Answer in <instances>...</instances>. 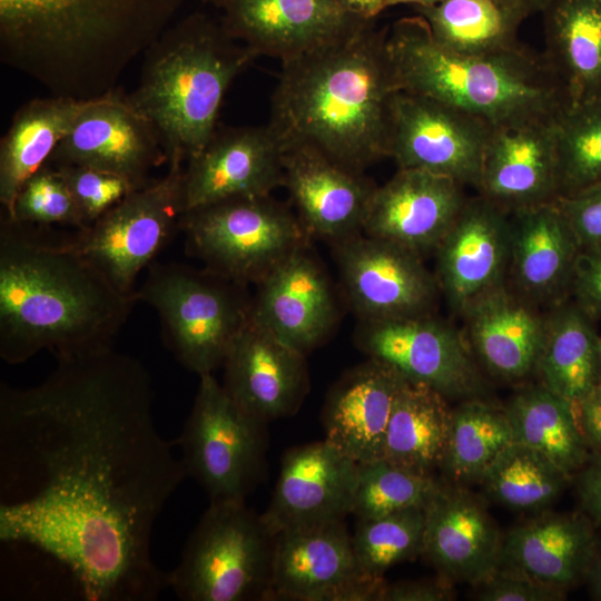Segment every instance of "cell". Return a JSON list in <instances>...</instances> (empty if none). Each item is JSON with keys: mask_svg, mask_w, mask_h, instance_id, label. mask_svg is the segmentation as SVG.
Wrapping results in <instances>:
<instances>
[{"mask_svg": "<svg viewBox=\"0 0 601 601\" xmlns=\"http://www.w3.org/2000/svg\"><path fill=\"white\" fill-rule=\"evenodd\" d=\"M347 10L366 20H374L383 10L391 7V0H336Z\"/></svg>", "mask_w": 601, "mask_h": 601, "instance_id": "816d5d0a", "label": "cell"}, {"mask_svg": "<svg viewBox=\"0 0 601 601\" xmlns=\"http://www.w3.org/2000/svg\"><path fill=\"white\" fill-rule=\"evenodd\" d=\"M7 215L14 220L43 227L61 225L75 230L86 227L67 184L49 164L26 180L11 213Z\"/></svg>", "mask_w": 601, "mask_h": 601, "instance_id": "b9f144b4", "label": "cell"}, {"mask_svg": "<svg viewBox=\"0 0 601 601\" xmlns=\"http://www.w3.org/2000/svg\"><path fill=\"white\" fill-rule=\"evenodd\" d=\"M542 14L543 56L568 106L601 98V0H553Z\"/></svg>", "mask_w": 601, "mask_h": 601, "instance_id": "1f68e13d", "label": "cell"}, {"mask_svg": "<svg viewBox=\"0 0 601 601\" xmlns=\"http://www.w3.org/2000/svg\"><path fill=\"white\" fill-rule=\"evenodd\" d=\"M332 246L344 294L359 321L434 313L441 290L420 254L363 233Z\"/></svg>", "mask_w": 601, "mask_h": 601, "instance_id": "5bb4252c", "label": "cell"}, {"mask_svg": "<svg viewBox=\"0 0 601 601\" xmlns=\"http://www.w3.org/2000/svg\"><path fill=\"white\" fill-rule=\"evenodd\" d=\"M309 247L296 250L256 285L249 312L304 355L331 336L338 319L331 280Z\"/></svg>", "mask_w": 601, "mask_h": 601, "instance_id": "cb8c5ba5", "label": "cell"}, {"mask_svg": "<svg viewBox=\"0 0 601 601\" xmlns=\"http://www.w3.org/2000/svg\"><path fill=\"white\" fill-rule=\"evenodd\" d=\"M385 582L358 570L344 521L276 534L268 601H378Z\"/></svg>", "mask_w": 601, "mask_h": 601, "instance_id": "2e32d148", "label": "cell"}, {"mask_svg": "<svg viewBox=\"0 0 601 601\" xmlns=\"http://www.w3.org/2000/svg\"><path fill=\"white\" fill-rule=\"evenodd\" d=\"M581 248L601 245V183L555 200Z\"/></svg>", "mask_w": 601, "mask_h": 601, "instance_id": "f6af8a7d", "label": "cell"}, {"mask_svg": "<svg viewBox=\"0 0 601 601\" xmlns=\"http://www.w3.org/2000/svg\"><path fill=\"white\" fill-rule=\"evenodd\" d=\"M185 165L134 189L89 226L70 234L75 245L121 290L136 280L179 230Z\"/></svg>", "mask_w": 601, "mask_h": 601, "instance_id": "8fae6325", "label": "cell"}, {"mask_svg": "<svg viewBox=\"0 0 601 601\" xmlns=\"http://www.w3.org/2000/svg\"><path fill=\"white\" fill-rule=\"evenodd\" d=\"M354 342L370 358L447 400L480 397L484 382L461 329L435 313L359 321Z\"/></svg>", "mask_w": 601, "mask_h": 601, "instance_id": "7c38bea8", "label": "cell"}, {"mask_svg": "<svg viewBox=\"0 0 601 601\" xmlns=\"http://www.w3.org/2000/svg\"><path fill=\"white\" fill-rule=\"evenodd\" d=\"M387 32L373 22L345 40L282 62L268 126L284 149L312 146L359 171L388 157L400 89Z\"/></svg>", "mask_w": 601, "mask_h": 601, "instance_id": "277c9868", "label": "cell"}, {"mask_svg": "<svg viewBox=\"0 0 601 601\" xmlns=\"http://www.w3.org/2000/svg\"><path fill=\"white\" fill-rule=\"evenodd\" d=\"M387 48L400 90L452 105L492 128L554 117L568 106L544 56L523 45L490 56L455 53L415 16L388 28Z\"/></svg>", "mask_w": 601, "mask_h": 601, "instance_id": "5b68a950", "label": "cell"}, {"mask_svg": "<svg viewBox=\"0 0 601 601\" xmlns=\"http://www.w3.org/2000/svg\"><path fill=\"white\" fill-rule=\"evenodd\" d=\"M535 374L543 386L577 404L601 382V336L572 299L548 307Z\"/></svg>", "mask_w": 601, "mask_h": 601, "instance_id": "4dcf8cb0", "label": "cell"}, {"mask_svg": "<svg viewBox=\"0 0 601 601\" xmlns=\"http://www.w3.org/2000/svg\"><path fill=\"white\" fill-rule=\"evenodd\" d=\"M203 1L209 2L221 9L227 3L228 0H203Z\"/></svg>", "mask_w": 601, "mask_h": 601, "instance_id": "11a10c76", "label": "cell"}, {"mask_svg": "<svg viewBox=\"0 0 601 601\" xmlns=\"http://www.w3.org/2000/svg\"><path fill=\"white\" fill-rule=\"evenodd\" d=\"M423 536V508L357 520L356 529L351 534L357 568L367 577L384 578L392 566L422 555Z\"/></svg>", "mask_w": 601, "mask_h": 601, "instance_id": "ab89813d", "label": "cell"}, {"mask_svg": "<svg viewBox=\"0 0 601 601\" xmlns=\"http://www.w3.org/2000/svg\"><path fill=\"white\" fill-rule=\"evenodd\" d=\"M580 250L555 200L513 211L506 284L539 307L563 302Z\"/></svg>", "mask_w": 601, "mask_h": 601, "instance_id": "83f0119b", "label": "cell"}, {"mask_svg": "<svg viewBox=\"0 0 601 601\" xmlns=\"http://www.w3.org/2000/svg\"><path fill=\"white\" fill-rule=\"evenodd\" d=\"M167 162L154 125L116 88L83 101L47 164L96 168L120 176L138 189L154 179V169Z\"/></svg>", "mask_w": 601, "mask_h": 601, "instance_id": "9a60e30c", "label": "cell"}, {"mask_svg": "<svg viewBox=\"0 0 601 601\" xmlns=\"http://www.w3.org/2000/svg\"><path fill=\"white\" fill-rule=\"evenodd\" d=\"M464 186L422 169L398 168L370 200L363 234L421 256L434 253L465 200Z\"/></svg>", "mask_w": 601, "mask_h": 601, "instance_id": "603a6c76", "label": "cell"}, {"mask_svg": "<svg viewBox=\"0 0 601 601\" xmlns=\"http://www.w3.org/2000/svg\"><path fill=\"white\" fill-rule=\"evenodd\" d=\"M223 367L225 391L265 424L295 415L309 392L306 355L250 316L231 343Z\"/></svg>", "mask_w": 601, "mask_h": 601, "instance_id": "ffe728a7", "label": "cell"}, {"mask_svg": "<svg viewBox=\"0 0 601 601\" xmlns=\"http://www.w3.org/2000/svg\"><path fill=\"white\" fill-rule=\"evenodd\" d=\"M584 583L594 600L601 601V534L591 560Z\"/></svg>", "mask_w": 601, "mask_h": 601, "instance_id": "f5cc1de1", "label": "cell"}, {"mask_svg": "<svg viewBox=\"0 0 601 601\" xmlns=\"http://www.w3.org/2000/svg\"><path fill=\"white\" fill-rule=\"evenodd\" d=\"M569 298L595 323L601 319V245L581 248Z\"/></svg>", "mask_w": 601, "mask_h": 601, "instance_id": "bcb514c9", "label": "cell"}, {"mask_svg": "<svg viewBox=\"0 0 601 601\" xmlns=\"http://www.w3.org/2000/svg\"><path fill=\"white\" fill-rule=\"evenodd\" d=\"M572 477L542 453L518 442L508 445L480 484L494 502L521 512H541L553 504Z\"/></svg>", "mask_w": 601, "mask_h": 601, "instance_id": "74e56055", "label": "cell"}, {"mask_svg": "<svg viewBox=\"0 0 601 601\" xmlns=\"http://www.w3.org/2000/svg\"><path fill=\"white\" fill-rule=\"evenodd\" d=\"M42 226L0 218V356L20 364L111 347L132 294L118 288L72 242Z\"/></svg>", "mask_w": 601, "mask_h": 601, "instance_id": "7a4b0ae2", "label": "cell"}, {"mask_svg": "<svg viewBox=\"0 0 601 601\" xmlns=\"http://www.w3.org/2000/svg\"><path fill=\"white\" fill-rule=\"evenodd\" d=\"M443 0H391V7L397 4H411L417 7H431L440 3Z\"/></svg>", "mask_w": 601, "mask_h": 601, "instance_id": "db71d44e", "label": "cell"}, {"mask_svg": "<svg viewBox=\"0 0 601 601\" xmlns=\"http://www.w3.org/2000/svg\"><path fill=\"white\" fill-rule=\"evenodd\" d=\"M358 463L327 440L288 449L262 518L276 535L352 514Z\"/></svg>", "mask_w": 601, "mask_h": 601, "instance_id": "e0dca14e", "label": "cell"}, {"mask_svg": "<svg viewBox=\"0 0 601 601\" xmlns=\"http://www.w3.org/2000/svg\"><path fill=\"white\" fill-rule=\"evenodd\" d=\"M245 287L205 267L154 262L134 296L157 312L166 346L177 361L201 376L223 366L249 317Z\"/></svg>", "mask_w": 601, "mask_h": 601, "instance_id": "52a82bcc", "label": "cell"}, {"mask_svg": "<svg viewBox=\"0 0 601 601\" xmlns=\"http://www.w3.org/2000/svg\"><path fill=\"white\" fill-rule=\"evenodd\" d=\"M443 485L425 475L385 459L358 463L352 514L370 520L411 508H425Z\"/></svg>", "mask_w": 601, "mask_h": 601, "instance_id": "60d3db41", "label": "cell"}, {"mask_svg": "<svg viewBox=\"0 0 601 601\" xmlns=\"http://www.w3.org/2000/svg\"><path fill=\"white\" fill-rule=\"evenodd\" d=\"M554 117L494 127L477 194L511 214L559 198Z\"/></svg>", "mask_w": 601, "mask_h": 601, "instance_id": "d4e9b609", "label": "cell"}, {"mask_svg": "<svg viewBox=\"0 0 601 601\" xmlns=\"http://www.w3.org/2000/svg\"><path fill=\"white\" fill-rule=\"evenodd\" d=\"M267 424L245 412L213 374L199 376L190 413L175 443L210 501H246L266 471Z\"/></svg>", "mask_w": 601, "mask_h": 601, "instance_id": "30bf717a", "label": "cell"}, {"mask_svg": "<svg viewBox=\"0 0 601 601\" xmlns=\"http://www.w3.org/2000/svg\"><path fill=\"white\" fill-rule=\"evenodd\" d=\"M154 397L147 368L112 346L57 358L38 385H0V539L53 558L86 600L167 588L151 535L187 474Z\"/></svg>", "mask_w": 601, "mask_h": 601, "instance_id": "6da1fadb", "label": "cell"}, {"mask_svg": "<svg viewBox=\"0 0 601 601\" xmlns=\"http://www.w3.org/2000/svg\"><path fill=\"white\" fill-rule=\"evenodd\" d=\"M221 10L234 39L282 62L345 40L374 21L336 0H228Z\"/></svg>", "mask_w": 601, "mask_h": 601, "instance_id": "ac0fdd59", "label": "cell"}, {"mask_svg": "<svg viewBox=\"0 0 601 601\" xmlns=\"http://www.w3.org/2000/svg\"><path fill=\"white\" fill-rule=\"evenodd\" d=\"M520 23L535 13H543L553 0H494Z\"/></svg>", "mask_w": 601, "mask_h": 601, "instance_id": "f907efd6", "label": "cell"}, {"mask_svg": "<svg viewBox=\"0 0 601 601\" xmlns=\"http://www.w3.org/2000/svg\"><path fill=\"white\" fill-rule=\"evenodd\" d=\"M554 131L559 197L601 183V98L565 106Z\"/></svg>", "mask_w": 601, "mask_h": 601, "instance_id": "f35d334b", "label": "cell"}, {"mask_svg": "<svg viewBox=\"0 0 601 601\" xmlns=\"http://www.w3.org/2000/svg\"><path fill=\"white\" fill-rule=\"evenodd\" d=\"M503 535L484 503L445 484L424 508L423 552L439 574L476 584L500 564Z\"/></svg>", "mask_w": 601, "mask_h": 601, "instance_id": "484cf974", "label": "cell"}, {"mask_svg": "<svg viewBox=\"0 0 601 601\" xmlns=\"http://www.w3.org/2000/svg\"><path fill=\"white\" fill-rule=\"evenodd\" d=\"M184 0H0V59L52 96L114 89Z\"/></svg>", "mask_w": 601, "mask_h": 601, "instance_id": "3957f363", "label": "cell"}, {"mask_svg": "<svg viewBox=\"0 0 601 601\" xmlns=\"http://www.w3.org/2000/svg\"><path fill=\"white\" fill-rule=\"evenodd\" d=\"M491 130L452 105L400 90L392 106L388 157L398 168L426 170L477 190Z\"/></svg>", "mask_w": 601, "mask_h": 601, "instance_id": "4fadbf2b", "label": "cell"}, {"mask_svg": "<svg viewBox=\"0 0 601 601\" xmlns=\"http://www.w3.org/2000/svg\"><path fill=\"white\" fill-rule=\"evenodd\" d=\"M572 481L579 511L601 528V453H591Z\"/></svg>", "mask_w": 601, "mask_h": 601, "instance_id": "c3c4849f", "label": "cell"}, {"mask_svg": "<svg viewBox=\"0 0 601 601\" xmlns=\"http://www.w3.org/2000/svg\"><path fill=\"white\" fill-rule=\"evenodd\" d=\"M443 48L466 56H490L522 46L520 22L494 0H443L414 8Z\"/></svg>", "mask_w": 601, "mask_h": 601, "instance_id": "8d00e7d4", "label": "cell"}, {"mask_svg": "<svg viewBox=\"0 0 601 601\" xmlns=\"http://www.w3.org/2000/svg\"><path fill=\"white\" fill-rule=\"evenodd\" d=\"M284 181L297 217L313 237L331 244L363 233L377 187L355 170L307 145L284 149Z\"/></svg>", "mask_w": 601, "mask_h": 601, "instance_id": "7402d4cb", "label": "cell"}, {"mask_svg": "<svg viewBox=\"0 0 601 601\" xmlns=\"http://www.w3.org/2000/svg\"><path fill=\"white\" fill-rule=\"evenodd\" d=\"M456 597L454 582L442 574L434 578L384 583L378 601H451Z\"/></svg>", "mask_w": 601, "mask_h": 601, "instance_id": "7dc6e473", "label": "cell"}, {"mask_svg": "<svg viewBox=\"0 0 601 601\" xmlns=\"http://www.w3.org/2000/svg\"><path fill=\"white\" fill-rule=\"evenodd\" d=\"M581 511L542 512L502 539L500 565L565 592L584 583L599 533Z\"/></svg>", "mask_w": 601, "mask_h": 601, "instance_id": "f546056e", "label": "cell"}, {"mask_svg": "<svg viewBox=\"0 0 601 601\" xmlns=\"http://www.w3.org/2000/svg\"><path fill=\"white\" fill-rule=\"evenodd\" d=\"M514 442L551 460L569 476L584 465L588 449L577 416L575 404L541 383L518 391L505 405Z\"/></svg>", "mask_w": 601, "mask_h": 601, "instance_id": "836d02e7", "label": "cell"}, {"mask_svg": "<svg viewBox=\"0 0 601 601\" xmlns=\"http://www.w3.org/2000/svg\"><path fill=\"white\" fill-rule=\"evenodd\" d=\"M583 440L591 453H601V390L575 404Z\"/></svg>", "mask_w": 601, "mask_h": 601, "instance_id": "681fc988", "label": "cell"}, {"mask_svg": "<svg viewBox=\"0 0 601 601\" xmlns=\"http://www.w3.org/2000/svg\"><path fill=\"white\" fill-rule=\"evenodd\" d=\"M463 336L479 366L516 382L535 374L544 334V312L508 284L470 302L459 313Z\"/></svg>", "mask_w": 601, "mask_h": 601, "instance_id": "4316f807", "label": "cell"}, {"mask_svg": "<svg viewBox=\"0 0 601 601\" xmlns=\"http://www.w3.org/2000/svg\"><path fill=\"white\" fill-rule=\"evenodd\" d=\"M55 168L67 184L86 227L136 189L125 178L96 168L77 165Z\"/></svg>", "mask_w": 601, "mask_h": 601, "instance_id": "7bdbcfd3", "label": "cell"}, {"mask_svg": "<svg viewBox=\"0 0 601 601\" xmlns=\"http://www.w3.org/2000/svg\"><path fill=\"white\" fill-rule=\"evenodd\" d=\"M513 433L504 412L481 397L462 400L451 411L445 451L439 471L451 484L480 483Z\"/></svg>", "mask_w": 601, "mask_h": 601, "instance_id": "d590c367", "label": "cell"}, {"mask_svg": "<svg viewBox=\"0 0 601 601\" xmlns=\"http://www.w3.org/2000/svg\"><path fill=\"white\" fill-rule=\"evenodd\" d=\"M598 388H599V390H601V382H600V385H599V387H598Z\"/></svg>", "mask_w": 601, "mask_h": 601, "instance_id": "9f6ffc18", "label": "cell"}, {"mask_svg": "<svg viewBox=\"0 0 601 601\" xmlns=\"http://www.w3.org/2000/svg\"><path fill=\"white\" fill-rule=\"evenodd\" d=\"M283 156L284 147L268 125L217 126L185 165L184 213L228 198L270 195L283 186Z\"/></svg>", "mask_w": 601, "mask_h": 601, "instance_id": "d6986e66", "label": "cell"}, {"mask_svg": "<svg viewBox=\"0 0 601 601\" xmlns=\"http://www.w3.org/2000/svg\"><path fill=\"white\" fill-rule=\"evenodd\" d=\"M179 230L204 267L240 285L259 284L309 245L296 214L270 195L234 197L185 211Z\"/></svg>", "mask_w": 601, "mask_h": 601, "instance_id": "9c48e42d", "label": "cell"}, {"mask_svg": "<svg viewBox=\"0 0 601 601\" xmlns=\"http://www.w3.org/2000/svg\"><path fill=\"white\" fill-rule=\"evenodd\" d=\"M434 254L440 290L460 313L474 298L506 284L510 214L479 194L467 197Z\"/></svg>", "mask_w": 601, "mask_h": 601, "instance_id": "44dd1931", "label": "cell"}, {"mask_svg": "<svg viewBox=\"0 0 601 601\" xmlns=\"http://www.w3.org/2000/svg\"><path fill=\"white\" fill-rule=\"evenodd\" d=\"M85 100L52 96L31 99L13 115L0 141V204L10 214L16 197L50 159Z\"/></svg>", "mask_w": 601, "mask_h": 601, "instance_id": "d6a6232c", "label": "cell"}, {"mask_svg": "<svg viewBox=\"0 0 601 601\" xmlns=\"http://www.w3.org/2000/svg\"><path fill=\"white\" fill-rule=\"evenodd\" d=\"M406 383L392 366L374 358L348 368L325 397V440L357 463L383 459L392 408Z\"/></svg>", "mask_w": 601, "mask_h": 601, "instance_id": "f1b7e54d", "label": "cell"}, {"mask_svg": "<svg viewBox=\"0 0 601 601\" xmlns=\"http://www.w3.org/2000/svg\"><path fill=\"white\" fill-rule=\"evenodd\" d=\"M451 411L441 393L407 381L392 408L383 459L416 473L434 475L445 451Z\"/></svg>", "mask_w": 601, "mask_h": 601, "instance_id": "e575fe53", "label": "cell"}, {"mask_svg": "<svg viewBox=\"0 0 601 601\" xmlns=\"http://www.w3.org/2000/svg\"><path fill=\"white\" fill-rule=\"evenodd\" d=\"M275 538L245 501H210L167 588L184 601H268Z\"/></svg>", "mask_w": 601, "mask_h": 601, "instance_id": "ba28073f", "label": "cell"}, {"mask_svg": "<svg viewBox=\"0 0 601 601\" xmlns=\"http://www.w3.org/2000/svg\"><path fill=\"white\" fill-rule=\"evenodd\" d=\"M128 95L154 125L168 165H186L206 145L234 79L258 56L217 20L196 12L170 24L142 53Z\"/></svg>", "mask_w": 601, "mask_h": 601, "instance_id": "8992f818", "label": "cell"}, {"mask_svg": "<svg viewBox=\"0 0 601 601\" xmlns=\"http://www.w3.org/2000/svg\"><path fill=\"white\" fill-rule=\"evenodd\" d=\"M481 601H562L568 592L503 565L473 585Z\"/></svg>", "mask_w": 601, "mask_h": 601, "instance_id": "ee69618b", "label": "cell"}]
</instances>
